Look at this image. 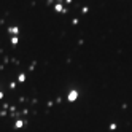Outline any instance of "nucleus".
<instances>
[{"instance_id": "1", "label": "nucleus", "mask_w": 132, "mask_h": 132, "mask_svg": "<svg viewBox=\"0 0 132 132\" xmlns=\"http://www.w3.org/2000/svg\"><path fill=\"white\" fill-rule=\"evenodd\" d=\"M80 97H81V94H80V89H76V88H70L69 91H67V94H65V100L69 102V104H76L78 100H80Z\"/></svg>"}, {"instance_id": "2", "label": "nucleus", "mask_w": 132, "mask_h": 132, "mask_svg": "<svg viewBox=\"0 0 132 132\" xmlns=\"http://www.w3.org/2000/svg\"><path fill=\"white\" fill-rule=\"evenodd\" d=\"M26 119H22V118H18V119H14L13 121V130H18V132H21V130H24L26 129Z\"/></svg>"}, {"instance_id": "3", "label": "nucleus", "mask_w": 132, "mask_h": 132, "mask_svg": "<svg viewBox=\"0 0 132 132\" xmlns=\"http://www.w3.org/2000/svg\"><path fill=\"white\" fill-rule=\"evenodd\" d=\"M54 13L57 14H67V7L62 2H56L54 3Z\"/></svg>"}, {"instance_id": "4", "label": "nucleus", "mask_w": 132, "mask_h": 132, "mask_svg": "<svg viewBox=\"0 0 132 132\" xmlns=\"http://www.w3.org/2000/svg\"><path fill=\"white\" fill-rule=\"evenodd\" d=\"M16 83H19V85H24V83H27V73H26V72H21V73H18V76H16Z\"/></svg>"}, {"instance_id": "5", "label": "nucleus", "mask_w": 132, "mask_h": 132, "mask_svg": "<svg viewBox=\"0 0 132 132\" xmlns=\"http://www.w3.org/2000/svg\"><path fill=\"white\" fill-rule=\"evenodd\" d=\"M7 32L11 35V37H13V35H16V37H18V35H19V32H21V29L18 27V26H10V27L7 29Z\"/></svg>"}, {"instance_id": "6", "label": "nucleus", "mask_w": 132, "mask_h": 132, "mask_svg": "<svg viewBox=\"0 0 132 132\" xmlns=\"http://www.w3.org/2000/svg\"><path fill=\"white\" fill-rule=\"evenodd\" d=\"M10 43L13 45V46H18V45H19V37H16V35H13V37L10 38Z\"/></svg>"}, {"instance_id": "7", "label": "nucleus", "mask_w": 132, "mask_h": 132, "mask_svg": "<svg viewBox=\"0 0 132 132\" xmlns=\"http://www.w3.org/2000/svg\"><path fill=\"white\" fill-rule=\"evenodd\" d=\"M16 86H18V83H16V81H10V83H8L10 91H14V89H16Z\"/></svg>"}, {"instance_id": "8", "label": "nucleus", "mask_w": 132, "mask_h": 132, "mask_svg": "<svg viewBox=\"0 0 132 132\" xmlns=\"http://www.w3.org/2000/svg\"><path fill=\"white\" fill-rule=\"evenodd\" d=\"M81 13H83V14H88V13H89V7H83V8H81Z\"/></svg>"}, {"instance_id": "9", "label": "nucleus", "mask_w": 132, "mask_h": 132, "mask_svg": "<svg viewBox=\"0 0 132 132\" xmlns=\"http://www.w3.org/2000/svg\"><path fill=\"white\" fill-rule=\"evenodd\" d=\"M72 24H73V26H78V24H80V19H78V18H73V19H72Z\"/></svg>"}, {"instance_id": "10", "label": "nucleus", "mask_w": 132, "mask_h": 132, "mask_svg": "<svg viewBox=\"0 0 132 132\" xmlns=\"http://www.w3.org/2000/svg\"><path fill=\"white\" fill-rule=\"evenodd\" d=\"M3 99H5V92L0 89V100H3Z\"/></svg>"}, {"instance_id": "11", "label": "nucleus", "mask_w": 132, "mask_h": 132, "mask_svg": "<svg viewBox=\"0 0 132 132\" xmlns=\"http://www.w3.org/2000/svg\"><path fill=\"white\" fill-rule=\"evenodd\" d=\"M72 2H73V0H65V3H67V5H70Z\"/></svg>"}, {"instance_id": "12", "label": "nucleus", "mask_w": 132, "mask_h": 132, "mask_svg": "<svg viewBox=\"0 0 132 132\" xmlns=\"http://www.w3.org/2000/svg\"><path fill=\"white\" fill-rule=\"evenodd\" d=\"M46 2H48V0H46Z\"/></svg>"}]
</instances>
